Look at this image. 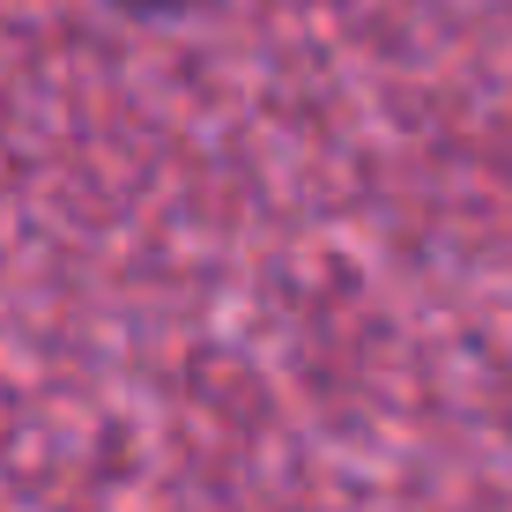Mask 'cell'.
<instances>
[{
	"instance_id": "1",
	"label": "cell",
	"mask_w": 512,
	"mask_h": 512,
	"mask_svg": "<svg viewBox=\"0 0 512 512\" xmlns=\"http://www.w3.org/2000/svg\"><path fill=\"white\" fill-rule=\"evenodd\" d=\"M149 8H156V0H149Z\"/></svg>"
}]
</instances>
